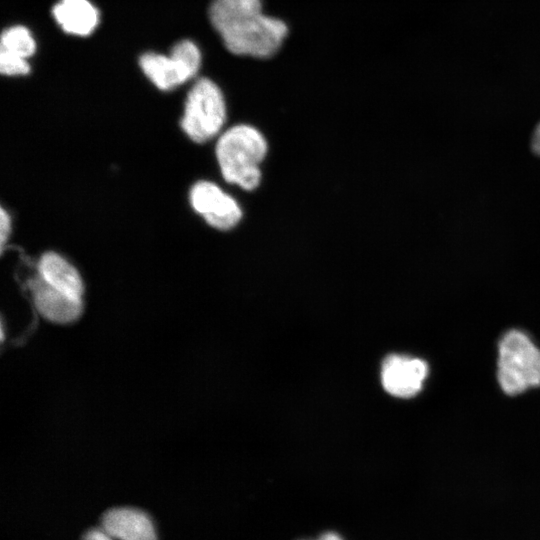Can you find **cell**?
Masks as SVG:
<instances>
[{
    "instance_id": "1",
    "label": "cell",
    "mask_w": 540,
    "mask_h": 540,
    "mask_svg": "<svg viewBox=\"0 0 540 540\" xmlns=\"http://www.w3.org/2000/svg\"><path fill=\"white\" fill-rule=\"evenodd\" d=\"M209 16L226 48L238 55L269 57L287 33L284 22L262 13L260 0H214Z\"/></svg>"
},
{
    "instance_id": "2",
    "label": "cell",
    "mask_w": 540,
    "mask_h": 540,
    "mask_svg": "<svg viewBox=\"0 0 540 540\" xmlns=\"http://www.w3.org/2000/svg\"><path fill=\"white\" fill-rule=\"evenodd\" d=\"M267 152L262 134L248 125H236L218 139L216 156L223 178L245 190H253L260 182L259 164Z\"/></svg>"
},
{
    "instance_id": "3",
    "label": "cell",
    "mask_w": 540,
    "mask_h": 540,
    "mask_svg": "<svg viewBox=\"0 0 540 540\" xmlns=\"http://www.w3.org/2000/svg\"><path fill=\"white\" fill-rule=\"evenodd\" d=\"M498 351L497 378L506 394L540 386V349L525 333L508 331L499 341Z\"/></svg>"
},
{
    "instance_id": "4",
    "label": "cell",
    "mask_w": 540,
    "mask_h": 540,
    "mask_svg": "<svg viewBox=\"0 0 540 540\" xmlns=\"http://www.w3.org/2000/svg\"><path fill=\"white\" fill-rule=\"evenodd\" d=\"M226 116L219 87L208 78L198 79L187 94L180 125L196 143H204L221 130Z\"/></svg>"
},
{
    "instance_id": "5",
    "label": "cell",
    "mask_w": 540,
    "mask_h": 540,
    "mask_svg": "<svg viewBox=\"0 0 540 540\" xmlns=\"http://www.w3.org/2000/svg\"><path fill=\"white\" fill-rule=\"evenodd\" d=\"M201 55L189 40L178 42L169 56L145 53L139 64L149 80L161 90H170L193 78L199 70Z\"/></svg>"
},
{
    "instance_id": "6",
    "label": "cell",
    "mask_w": 540,
    "mask_h": 540,
    "mask_svg": "<svg viewBox=\"0 0 540 540\" xmlns=\"http://www.w3.org/2000/svg\"><path fill=\"white\" fill-rule=\"evenodd\" d=\"M82 540H157L150 517L131 507L106 511L100 524L85 533Z\"/></svg>"
},
{
    "instance_id": "7",
    "label": "cell",
    "mask_w": 540,
    "mask_h": 540,
    "mask_svg": "<svg viewBox=\"0 0 540 540\" xmlns=\"http://www.w3.org/2000/svg\"><path fill=\"white\" fill-rule=\"evenodd\" d=\"M192 208L212 227L228 230L241 219L237 202L220 187L209 181H198L190 189Z\"/></svg>"
},
{
    "instance_id": "8",
    "label": "cell",
    "mask_w": 540,
    "mask_h": 540,
    "mask_svg": "<svg viewBox=\"0 0 540 540\" xmlns=\"http://www.w3.org/2000/svg\"><path fill=\"white\" fill-rule=\"evenodd\" d=\"M428 373L425 361L403 355H389L382 364L381 380L385 390L393 396L410 398L422 388Z\"/></svg>"
},
{
    "instance_id": "9",
    "label": "cell",
    "mask_w": 540,
    "mask_h": 540,
    "mask_svg": "<svg viewBox=\"0 0 540 540\" xmlns=\"http://www.w3.org/2000/svg\"><path fill=\"white\" fill-rule=\"evenodd\" d=\"M36 310L46 320L69 324L78 320L83 312L82 299L73 298L48 285L38 274L29 282Z\"/></svg>"
},
{
    "instance_id": "10",
    "label": "cell",
    "mask_w": 540,
    "mask_h": 540,
    "mask_svg": "<svg viewBox=\"0 0 540 540\" xmlns=\"http://www.w3.org/2000/svg\"><path fill=\"white\" fill-rule=\"evenodd\" d=\"M38 275L51 287L73 298L82 299L84 283L78 270L54 251L43 253L37 264Z\"/></svg>"
},
{
    "instance_id": "11",
    "label": "cell",
    "mask_w": 540,
    "mask_h": 540,
    "mask_svg": "<svg viewBox=\"0 0 540 540\" xmlns=\"http://www.w3.org/2000/svg\"><path fill=\"white\" fill-rule=\"evenodd\" d=\"M52 12L65 32L78 36L89 35L99 20L97 9L88 0H60Z\"/></svg>"
},
{
    "instance_id": "12",
    "label": "cell",
    "mask_w": 540,
    "mask_h": 540,
    "mask_svg": "<svg viewBox=\"0 0 540 540\" xmlns=\"http://www.w3.org/2000/svg\"><path fill=\"white\" fill-rule=\"evenodd\" d=\"M35 49V41L30 31L24 26L10 27L1 35L0 54L27 60Z\"/></svg>"
},
{
    "instance_id": "13",
    "label": "cell",
    "mask_w": 540,
    "mask_h": 540,
    "mask_svg": "<svg viewBox=\"0 0 540 540\" xmlns=\"http://www.w3.org/2000/svg\"><path fill=\"white\" fill-rule=\"evenodd\" d=\"M0 71L7 76H19L29 73L30 66L26 59L0 54Z\"/></svg>"
},
{
    "instance_id": "14",
    "label": "cell",
    "mask_w": 540,
    "mask_h": 540,
    "mask_svg": "<svg viewBox=\"0 0 540 540\" xmlns=\"http://www.w3.org/2000/svg\"><path fill=\"white\" fill-rule=\"evenodd\" d=\"M11 216L8 213V211L5 210L4 207H1L0 212V249L1 252L4 251L6 248V245L9 241L10 234H11Z\"/></svg>"
},
{
    "instance_id": "15",
    "label": "cell",
    "mask_w": 540,
    "mask_h": 540,
    "mask_svg": "<svg viewBox=\"0 0 540 540\" xmlns=\"http://www.w3.org/2000/svg\"><path fill=\"white\" fill-rule=\"evenodd\" d=\"M532 148L535 153L540 154V123L536 127L532 138Z\"/></svg>"
},
{
    "instance_id": "16",
    "label": "cell",
    "mask_w": 540,
    "mask_h": 540,
    "mask_svg": "<svg viewBox=\"0 0 540 540\" xmlns=\"http://www.w3.org/2000/svg\"><path fill=\"white\" fill-rule=\"evenodd\" d=\"M313 540H343V538L336 532H325Z\"/></svg>"
}]
</instances>
